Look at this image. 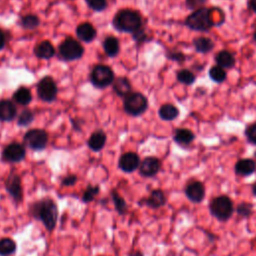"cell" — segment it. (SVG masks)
<instances>
[{
  "label": "cell",
  "mask_w": 256,
  "mask_h": 256,
  "mask_svg": "<svg viewBox=\"0 0 256 256\" xmlns=\"http://www.w3.org/2000/svg\"><path fill=\"white\" fill-rule=\"evenodd\" d=\"M16 250V243L10 238H3L0 240V255H12Z\"/></svg>",
  "instance_id": "cell-28"
},
{
  "label": "cell",
  "mask_w": 256,
  "mask_h": 256,
  "mask_svg": "<svg viewBox=\"0 0 256 256\" xmlns=\"http://www.w3.org/2000/svg\"><path fill=\"white\" fill-rule=\"evenodd\" d=\"M113 200H114V203H115V207L117 209V211L120 213V214H123L126 212L127 210V205H126V202L124 199H122L117 193L113 192Z\"/></svg>",
  "instance_id": "cell-33"
},
{
  "label": "cell",
  "mask_w": 256,
  "mask_h": 256,
  "mask_svg": "<svg viewBox=\"0 0 256 256\" xmlns=\"http://www.w3.org/2000/svg\"><path fill=\"white\" fill-rule=\"evenodd\" d=\"M161 163L155 157L145 158L140 163V173L146 177H152L156 175L160 169Z\"/></svg>",
  "instance_id": "cell-13"
},
{
  "label": "cell",
  "mask_w": 256,
  "mask_h": 256,
  "mask_svg": "<svg viewBox=\"0 0 256 256\" xmlns=\"http://www.w3.org/2000/svg\"><path fill=\"white\" fill-rule=\"evenodd\" d=\"M216 62L222 68H231L235 64V58L230 52L221 51L216 56Z\"/></svg>",
  "instance_id": "cell-21"
},
{
  "label": "cell",
  "mask_w": 256,
  "mask_h": 256,
  "mask_svg": "<svg viewBox=\"0 0 256 256\" xmlns=\"http://www.w3.org/2000/svg\"><path fill=\"white\" fill-rule=\"evenodd\" d=\"M147 99L140 93H130L125 97L124 109L129 115L139 116L147 110Z\"/></svg>",
  "instance_id": "cell-5"
},
{
  "label": "cell",
  "mask_w": 256,
  "mask_h": 256,
  "mask_svg": "<svg viewBox=\"0 0 256 256\" xmlns=\"http://www.w3.org/2000/svg\"><path fill=\"white\" fill-rule=\"evenodd\" d=\"M24 143L27 147L34 151L44 150L48 144V135L44 130L41 129H32L29 130L24 138Z\"/></svg>",
  "instance_id": "cell-8"
},
{
  "label": "cell",
  "mask_w": 256,
  "mask_h": 256,
  "mask_svg": "<svg viewBox=\"0 0 256 256\" xmlns=\"http://www.w3.org/2000/svg\"><path fill=\"white\" fill-rule=\"evenodd\" d=\"M86 2L89 7L95 11H102L107 7L106 0H86Z\"/></svg>",
  "instance_id": "cell-35"
},
{
  "label": "cell",
  "mask_w": 256,
  "mask_h": 256,
  "mask_svg": "<svg viewBox=\"0 0 256 256\" xmlns=\"http://www.w3.org/2000/svg\"><path fill=\"white\" fill-rule=\"evenodd\" d=\"M17 115V109L13 102L9 100L0 101V121H12Z\"/></svg>",
  "instance_id": "cell-15"
},
{
  "label": "cell",
  "mask_w": 256,
  "mask_h": 256,
  "mask_svg": "<svg viewBox=\"0 0 256 256\" xmlns=\"http://www.w3.org/2000/svg\"><path fill=\"white\" fill-rule=\"evenodd\" d=\"M178 81L186 84V85H190L195 81V76L192 72H190L189 70H181L178 75H177Z\"/></svg>",
  "instance_id": "cell-31"
},
{
  "label": "cell",
  "mask_w": 256,
  "mask_h": 256,
  "mask_svg": "<svg viewBox=\"0 0 256 256\" xmlns=\"http://www.w3.org/2000/svg\"><path fill=\"white\" fill-rule=\"evenodd\" d=\"M194 45H195L196 50L201 53H207V52L211 51L214 47L213 41L211 39L205 38V37H200V38L195 39Z\"/></svg>",
  "instance_id": "cell-27"
},
{
  "label": "cell",
  "mask_w": 256,
  "mask_h": 256,
  "mask_svg": "<svg viewBox=\"0 0 256 256\" xmlns=\"http://www.w3.org/2000/svg\"><path fill=\"white\" fill-rule=\"evenodd\" d=\"M40 20L36 15H26L21 19V25L25 29H34L38 27Z\"/></svg>",
  "instance_id": "cell-29"
},
{
  "label": "cell",
  "mask_w": 256,
  "mask_h": 256,
  "mask_svg": "<svg viewBox=\"0 0 256 256\" xmlns=\"http://www.w3.org/2000/svg\"><path fill=\"white\" fill-rule=\"evenodd\" d=\"M113 24L114 27L121 32L134 33L141 27L142 20L137 12L132 10H122L115 16Z\"/></svg>",
  "instance_id": "cell-2"
},
{
  "label": "cell",
  "mask_w": 256,
  "mask_h": 256,
  "mask_svg": "<svg viewBox=\"0 0 256 256\" xmlns=\"http://www.w3.org/2000/svg\"><path fill=\"white\" fill-rule=\"evenodd\" d=\"M26 150L19 143H11L5 147L2 157L3 160L9 163H18L25 158Z\"/></svg>",
  "instance_id": "cell-10"
},
{
  "label": "cell",
  "mask_w": 256,
  "mask_h": 256,
  "mask_svg": "<svg viewBox=\"0 0 256 256\" xmlns=\"http://www.w3.org/2000/svg\"><path fill=\"white\" fill-rule=\"evenodd\" d=\"M252 188H253V193H254V195H256V184H254Z\"/></svg>",
  "instance_id": "cell-42"
},
{
  "label": "cell",
  "mask_w": 256,
  "mask_h": 256,
  "mask_svg": "<svg viewBox=\"0 0 256 256\" xmlns=\"http://www.w3.org/2000/svg\"><path fill=\"white\" fill-rule=\"evenodd\" d=\"M34 120V115L29 110H24L19 118H18V125L19 126H28Z\"/></svg>",
  "instance_id": "cell-32"
},
{
  "label": "cell",
  "mask_w": 256,
  "mask_h": 256,
  "mask_svg": "<svg viewBox=\"0 0 256 256\" xmlns=\"http://www.w3.org/2000/svg\"><path fill=\"white\" fill-rule=\"evenodd\" d=\"M237 212L242 216H249L252 213V206L248 203H241L237 208Z\"/></svg>",
  "instance_id": "cell-36"
},
{
  "label": "cell",
  "mask_w": 256,
  "mask_h": 256,
  "mask_svg": "<svg viewBox=\"0 0 256 256\" xmlns=\"http://www.w3.org/2000/svg\"><path fill=\"white\" fill-rule=\"evenodd\" d=\"M59 53L62 59L66 61H72L81 58L84 53V49L78 41L74 40L73 38H68L61 43L59 47Z\"/></svg>",
  "instance_id": "cell-6"
},
{
  "label": "cell",
  "mask_w": 256,
  "mask_h": 256,
  "mask_svg": "<svg viewBox=\"0 0 256 256\" xmlns=\"http://www.w3.org/2000/svg\"><path fill=\"white\" fill-rule=\"evenodd\" d=\"M35 54L41 59H50L55 55V49L50 42L43 41L36 46Z\"/></svg>",
  "instance_id": "cell-18"
},
{
  "label": "cell",
  "mask_w": 256,
  "mask_h": 256,
  "mask_svg": "<svg viewBox=\"0 0 256 256\" xmlns=\"http://www.w3.org/2000/svg\"><path fill=\"white\" fill-rule=\"evenodd\" d=\"M174 139L181 145H188L194 140V134L188 129H178L175 133Z\"/></svg>",
  "instance_id": "cell-26"
},
{
  "label": "cell",
  "mask_w": 256,
  "mask_h": 256,
  "mask_svg": "<svg viewBox=\"0 0 256 256\" xmlns=\"http://www.w3.org/2000/svg\"><path fill=\"white\" fill-rule=\"evenodd\" d=\"M256 169V164L251 159H243L237 162L235 166V171L238 175L247 176L252 174Z\"/></svg>",
  "instance_id": "cell-19"
},
{
  "label": "cell",
  "mask_w": 256,
  "mask_h": 256,
  "mask_svg": "<svg viewBox=\"0 0 256 256\" xmlns=\"http://www.w3.org/2000/svg\"><path fill=\"white\" fill-rule=\"evenodd\" d=\"M114 91L119 96L126 97L131 93V85L126 78H118L114 82Z\"/></svg>",
  "instance_id": "cell-24"
},
{
  "label": "cell",
  "mask_w": 256,
  "mask_h": 256,
  "mask_svg": "<svg viewBox=\"0 0 256 256\" xmlns=\"http://www.w3.org/2000/svg\"><path fill=\"white\" fill-rule=\"evenodd\" d=\"M31 214L40 220L48 231H52L57 223L58 209L55 202L50 198L42 199L33 204Z\"/></svg>",
  "instance_id": "cell-1"
},
{
  "label": "cell",
  "mask_w": 256,
  "mask_h": 256,
  "mask_svg": "<svg viewBox=\"0 0 256 256\" xmlns=\"http://www.w3.org/2000/svg\"><path fill=\"white\" fill-rule=\"evenodd\" d=\"M186 196L193 202H201L205 197V188L201 182H191L186 187Z\"/></svg>",
  "instance_id": "cell-14"
},
{
  "label": "cell",
  "mask_w": 256,
  "mask_h": 256,
  "mask_svg": "<svg viewBox=\"0 0 256 256\" xmlns=\"http://www.w3.org/2000/svg\"><path fill=\"white\" fill-rule=\"evenodd\" d=\"M5 185H6L7 191L16 201L19 202L22 200L23 192H22V186H21V179L17 174L11 173L6 180Z\"/></svg>",
  "instance_id": "cell-11"
},
{
  "label": "cell",
  "mask_w": 256,
  "mask_h": 256,
  "mask_svg": "<svg viewBox=\"0 0 256 256\" xmlns=\"http://www.w3.org/2000/svg\"><path fill=\"white\" fill-rule=\"evenodd\" d=\"M254 38H255V40H256V32H255V34H254Z\"/></svg>",
  "instance_id": "cell-43"
},
{
  "label": "cell",
  "mask_w": 256,
  "mask_h": 256,
  "mask_svg": "<svg viewBox=\"0 0 256 256\" xmlns=\"http://www.w3.org/2000/svg\"><path fill=\"white\" fill-rule=\"evenodd\" d=\"M246 136H247L248 140H249L251 143H253V144L256 145V124L251 125V126L247 129V131H246Z\"/></svg>",
  "instance_id": "cell-37"
},
{
  "label": "cell",
  "mask_w": 256,
  "mask_h": 256,
  "mask_svg": "<svg viewBox=\"0 0 256 256\" xmlns=\"http://www.w3.org/2000/svg\"><path fill=\"white\" fill-rule=\"evenodd\" d=\"M103 47H104V50H105L106 54L110 57H114L119 53V48H120L119 41L115 37L110 36V37L106 38L105 41H104Z\"/></svg>",
  "instance_id": "cell-23"
},
{
  "label": "cell",
  "mask_w": 256,
  "mask_h": 256,
  "mask_svg": "<svg viewBox=\"0 0 256 256\" xmlns=\"http://www.w3.org/2000/svg\"><path fill=\"white\" fill-rule=\"evenodd\" d=\"M209 75H210V78L217 82V83H221L223 82L225 79H226V72L223 70L222 67L220 66H215V67H212L210 69V72H209Z\"/></svg>",
  "instance_id": "cell-30"
},
{
  "label": "cell",
  "mask_w": 256,
  "mask_h": 256,
  "mask_svg": "<svg viewBox=\"0 0 256 256\" xmlns=\"http://www.w3.org/2000/svg\"><path fill=\"white\" fill-rule=\"evenodd\" d=\"M140 166V159L136 153L128 152L121 156L119 160V167L127 173L135 171Z\"/></svg>",
  "instance_id": "cell-12"
},
{
  "label": "cell",
  "mask_w": 256,
  "mask_h": 256,
  "mask_svg": "<svg viewBox=\"0 0 256 256\" xmlns=\"http://www.w3.org/2000/svg\"><path fill=\"white\" fill-rule=\"evenodd\" d=\"M114 81V73L108 66L98 65L91 73V82L97 88H105Z\"/></svg>",
  "instance_id": "cell-7"
},
{
  "label": "cell",
  "mask_w": 256,
  "mask_h": 256,
  "mask_svg": "<svg viewBox=\"0 0 256 256\" xmlns=\"http://www.w3.org/2000/svg\"><path fill=\"white\" fill-rule=\"evenodd\" d=\"M186 25L192 30L206 31L213 26L211 10L207 8H200L191 14L187 20Z\"/></svg>",
  "instance_id": "cell-3"
},
{
  "label": "cell",
  "mask_w": 256,
  "mask_h": 256,
  "mask_svg": "<svg viewBox=\"0 0 256 256\" xmlns=\"http://www.w3.org/2000/svg\"><path fill=\"white\" fill-rule=\"evenodd\" d=\"M98 193H99V187L98 186H94V187L93 186H89L86 189V191H85V193L83 195V201L86 202V203L91 202Z\"/></svg>",
  "instance_id": "cell-34"
},
{
  "label": "cell",
  "mask_w": 256,
  "mask_h": 256,
  "mask_svg": "<svg viewBox=\"0 0 256 256\" xmlns=\"http://www.w3.org/2000/svg\"><path fill=\"white\" fill-rule=\"evenodd\" d=\"M166 203V197L161 190H155L147 199L146 204L152 208H159Z\"/></svg>",
  "instance_id": "cell-20"
},
{
  "label": "cell",
  "mask_w": 256,
  "mask_h": 256,
  "mask_svg": "<svg viewBox=\"0 0 256 256\" xmlns=\"http://www.w3.org/2000/svg\"><path fill=\"white\" fill-rule=\"evenodd\" d=\"M4 45H5V35H4L3 31L0 30V50L3 49Z\"/></svg>",
  "instance_id": "cell-40"
},
{
  "label": "cell",
  "mask_w": 256,
  "mask_h": 256,
  "mask_svg": "<svg viewBox=\"0 0 256 256\" xmlns=\"http://www.w3.org/2000/svg\"><path fill=\"white\" fill-rule=\"evenodd\" d=\"M106 134L103 131L94 132L88 140V146L93 151H100L105 146Z\"/></svg>",
  "instance_id": "cell-17"
},
{
  "label": "cell",
  "mask_w": 256,
  "mask_h": 256,
  "mask_svg": "<svg viewBox=\"0 0 256 256\" xmlns=\"http://www.w3.org/2000/svg\"><path fill=\"white\" fill-rule=\"evenodd\" d=\"M77 36L81 41L91 42L96 37V30L90 23H83L77 28Z\"/></svg>",
  "instance_id": "cell-16"
},
{
  "label": "cell",
  "mask_w": 256,
  "mask_h": 256,
  "mask_svg": "<svg viewBox=\"0 0 256 256\" xmlns=\"http://www.w3.org/2000/svg\"><path fill=\"white\" fill-rule=\"evenodd\" d=\"M159 115L165 121H172L178 117L179 111L175 106L171 104H165L160 108Z\"/></svg>",
  "instance_id": "cell-22"
},
{
  "label": "cell",
  "mask_w": 256,
  "mask_h": 256,
  "mask_svg": "<svg viewBox=\"0 0 256 256\" xmlns=\"http://www.w3.org/2000/svg\"><path fill=\"white\" fill-rule=\"evenodd\" d=\"M203 2H205V0H187V5L191 8H194L201 5Z\"/></svg>",
  "instance_id": "cell-39"
},
{
  "label": "cell",
  "mask_w": 256,
  "mask_h": 256,
  "mask_svg": "<svg viewBox=\"0 0 256 256\" xmlns=\"http://www.w3.org/2000/svg\"><path fill=\"white\" fill-rule=\"evenodd\" d=\"M210 211L221 221L228 220L233 214V203L227 196H219L210 203Z\"/></svg>",
  "instance_id": "cell-4"
},
{
  "label": "cell",
  "mask_w": 256,
  "mask_h": 256,
  "mask_svg": "<svg viewBox=\"0 0 256 256\" xmlns=\"http://www.w3.org/2000/svg\"><path fill=\"white\" fill-rule=\"evenodd\" d=\"M39 98L44 102H52L57 97V85L51 77H44L37 86Z\"/></svg>",
  "instance_id": "cell-9"
},
{
  "label": "cell",
  "mask_w": 256,
  "mask_h": 256,
  "mask_svg": "<svg viewBox=\"0 0 256 256\" xmlns=\"http://www.w3.org/2000/svg\"><path fill=\"white\" fill-rule=\"evenodd\" d=\"M250 7L253 11L256 12V0H250Z\"/></svg>",
  "instance_id": "cell-41"
},
{
  "label": "cell",
  "mask_w": 256,
  "mask_h": 256,
  "mask_svg": "<svg viewBox=\"0 0 256 256\" xmlns=\"http://www.w3.org/2000/svg\"><path fill=\"white\" fill-rule=\"evenodd\" d=\"M14 100L20 105H28L32 100V95L29 89L25 87L19 88L13 95Z\"/></svg>",
  "instance_id": "cell-25"
},
{
  "label": "cell",
  "mask_w": 256,
  "mask_h": 256,
  "mask_svg": "<svg viewBox=\"0 0 256 256\" xmlns=\"http://www.w3.org/2000/svg\"><path fill=\"white\" fill-rule=\"evenodd\" d=\"M76 181H77V177L75 175H69L63 179L62 184L65 186H72L76 183Z\"/></svg>",
  "instance_id": "cell-38"
}]
</instances>
